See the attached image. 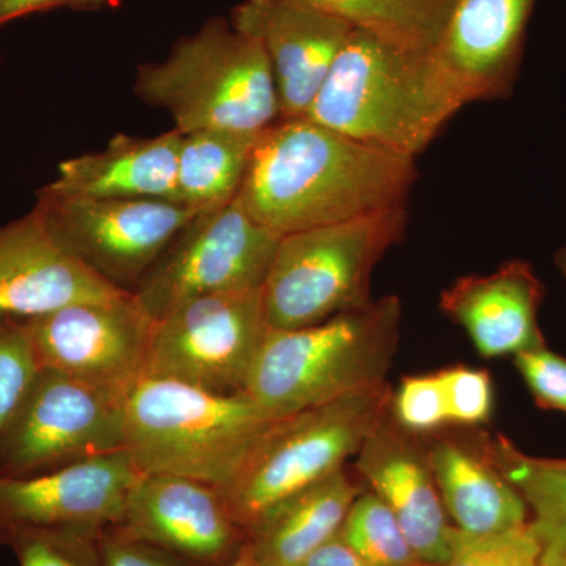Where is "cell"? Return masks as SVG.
Listing matches in <instances>:
<instances>
[{
  "instance_id": "4fadbf2b",
  "label": "cell",
  "mask_w": 566,
  "mask_h": 566,
  "mask_svg": "<svg viewBox=\"0 0 566 566\" xmlns=\"http://www.w3.org/2000/svg\"><path fill=\"white\" fill-rule=\"evenodd\" d=\"M538 2L453 0L441 35L424 54L431 87L452 117L468 104L515 93Z\"/></svg>"
},
{
  "instance_id": "ac0fdd59",
  "label": "cell",
  "mask_w": 566,
  "mask_h": 566,
  "mask_svg": "<svg viewBox=\"0 0 566 566\" xmlns=\"http://www.w3.org/2000/svg\"><path fill=\"white\" fill-rule=\"evenodd\" d=\"M122 293L62 249L35 207L0 226V318H33Z\"/></svg>"
},
{
  "instance_id": "30bf717a",
  "label": "cell",
  "mask_w": 566,
  "mask_h": 566,
  "mask_svg": "<svg viewBox=\"0 0 566 566\" xmlns=\"http://www.w3.org/2000/svg\"><path fill=\"white\" fill-rule=\"evenodd\" d=\"M35 208L62 249L103 281L132 293L199 214L172 200L82 199L41 189Z\"/></svg>"
},
{
  "instance_id": "83f0119b",
  "label": "cell",
  "mask_w": 566,
  "mask_h": 566,
  "mask_svg": "<svg viewBox=\"0 0 566 566\" xmlns=\"http://www.w3.org/2000/svg\"><path fill=\"white\" fill-rule=\"evenodd\" d=\"M41 370L22 318H0V438Z\"/></svg>"
},
{
  "instance_id": "8d00e7d4",
  "label": "cell",
  "mask_w": 566,
  "mask_h": 566,
  "mask_svg": "<svg viewBox=\"0 0 566 566\" xmlns=\"http://www.w3.org/2000/svg\"><path fill=\"white\" fill-rule=\"evenodd\" d=\"M546 468L554 469V471L564 472L566 474V460L565 458H536Z\"/></svg>"
},
{
  "instance_id": "8fae6325",
  "label": "cell",
  "mask_w": 566,
  "mask_h": 566,
  "mask_svg": "<svg viewBox=\"0 0 566 566\" xmlns=\"http://www.w3.org/2000/svg\"><path fill=\"white\" fill-rule=\"evenodd\" d=\"M123 398L41 368L0 438V476L40 474L125 449Z\"/></svg>"
},
{
  "instance_id": "52a82bcc",
  "label": "cell",
  "mask_w": 566,
  "mask_h": 566,
  "mask_svg": "<svg viewBox=\"0 0 566 566\" xmlns=\"http://www.w3.org/2000/svg\"><path fill=\"white\" fill-rule=\"evenodd\" d=\"M392 395L386 382L275 420L237 475L219 488L245 534L279 502L344 469L389 415Z\"/></svg>"
},
{
  "instance_id": "5bb4252c",
  "label": "cell",
  "mask_w": 566,
  "mask_h": 566,
  "mask_svg": "<svg viewBox=\"0 0 566 566\" xmlns=\"http://www.w3.org/2000/svg\"><path fill=\"white\" fill-rule=\"evenodd\" d=\"M139 469L125 449L24 476H0V545L40 528L117 526Z\"/></svg>"
},
{
  "instance_id": "7402d4cb",
  "label": "cell",
  "mask_w": 566,
  "mask_h": 566,
  "mask_svg": "<svg viewBox=\"0 0 566 566\" xmlns=\"http://www.w3.org/2000/svg\"><path fill=\"white\" fill-rule=\"evenodd\" d=\"M363 488L345 469L290 495L259 517L248 532L256 566H300L340 532Z\"/></svg>"
},
{
  "instance_id": "ab89813d",
  "label": "cell",
  "mask_w": 566,
  "mask_h": 566,
  "mask_svg": "<svg viewBox=\"0 0 566 566\" xmlns=\"http://www.w3.org/2000/svg\"><path fill=\"white\" fill-rule=\"evenodd\" d=\"M411 566H431V565L420 564V562H419V564H415V565H411Z\"/></svg>"
},
{
  "instance_id": "277c9868",
  "label": "cell",
  "mask_w": 566,
  "mask_h": 566,
  "mask_svg": "<svg viewBox=\"0 0 566 566\" xmlns=\"http://www.w3.org/2000/svg\"><path fill=\"white\" fill-rule=\"evenodd\" d=\"M134 92L169 112L181 134L205 128L260 133L281 120L277 87L259 40L211 18L161 62L137 66Z\"/></svg>"
},
{
  "instance_id": "8992f818",
  "label": "cell",
  "mask_w": 566,
  "mask_h": 566,
  "mask_svg": "<svg viewBox=\"0 0 566 566\" xmlns=\"http://www.w3.org/2000/svg\"><path fill=\"white\" fill-rule=\"evenodd\" d=\"M406 229L401 208L283 234L262 286L271 329L314 326L374 303L371 274Z\"/></svg>"
},
{
  "instance_id": "7a4b0ae2",
  "label": "cell",
  "mask_w": 566,
  "mask_h": 566,
  "mask_svg": "<svg viewBox=\"0 0 566 566\" xmlns=\"http://www.w3.org/2000/svg\"><path fill=\"white\" fill-rule=\"evenodd\" d=\"M403 307L385 296L297 329H270L245 394L273 419L386 385Z\"/></svg>"
},
{
  "instance_id": "d6a6232c",
  "label": "cell",
  "mask_w": 566,
  "mask_h": 566,
  "mask_svg": "<svg viewBox=\"0 0 566 566\" xmlns=\"http://www.w3.org/2000/svg\"><path fill=\"white\" fill-rule=\"evenodd\" d=\"M103 566H199L161 547L129 538L114 527L99 535Z\"/></svg>"
},
{
  "instance_id": "e0dca14e",
  "label": "cell",
  "mask_w": 566,
  "mask_h": 566,
  "mask_svg": "<svg viewBox=\"0 0 566 566\" xmlns=\"http://www.w3.org/2000/svg\"><path fill=\"white\" fill-rule=\"evenodd\" d=\"M238 31L259 40L277 87L281 118L307 115L354 29L297 0H243L230 14Z\"/></svg>"
},
{
  "instance_id": "d590c367",
  "label": "cell",
  "mask_w": 566,
  "mask_h": 566,
  "mask_svg": "<svg viewBox=\"0 0 566 566\" xmlns=\"http://www.w3.org/2000/svg\"><path fill=\"white\" fill-rule=\"evenodd\" d=\"M226 566H256L255 558H253L251 547H249L248 543H245L243 549H241V553L238 554V556L234 557L233 560Z\"/></svg>"
},
{
  "instance_id": "6da1fadb",
  "label": "cell",
  "mask_w": 566,
  "mask_h": 566,
  "mask_svg": "<svg viewBox=\"0 0 566 566\" xmlns=\"http://www.w3.org/2000/svg\"><path fill=\"white\" fill-rule=\"evenodd\" d=\"M416 180V158L281 118L260 133L234 202L283 237L401 210Z\"/></svg>"
},
{
  "instance_id": "f1b7e54d",
  "label": "cell",
  "mask_w": 566,
  "mask_h": 566,
  "mask_svg": "<svg viewBox=\"0 0 566 566\" xmlns=\"http://www.w3.org/2000/svg\"><path fill=\"white\" fill-rule=\"evenodd\" d=\"M442 566H553L531 521L502 534L472 536L460 532L453 556Z\"/></svg>"
},
{
  "instance_id": "5b68a950",
  "label": "cell",
  "mask_w": 566,
  "mask_h": 566,
  "mask_svg": "<svg viewBox=\"0 0 566 566\" xmlns=\"http://www.w3.org/2000/svg\"><path fill=\"white\" fill-rule=\"evenodd\" d=\"M305 117L349 139L417 158L452 115L431 87L424 54L354 29Z\"/></svg>"
},
{
  "instance_id": "f546056e",
  "label": "cell",
  "mask_w": 566,
  "mask_h": 566,
  "mask_svg": "<svg viewBox=\"0 0 566 566\" xmlns=\"http://www.w3.org/2000/svg\"><path fill=\"white\" fill-rule=\"evenodd\" d=\"M390 412L395 422L412 434L430 436L444 430L450 420L438 371L405 376L392 395Z\"/></svg>"
},
{
  "instance_id": "1f68e13d",
  "label": "cell",
  "mask_w": 566,
  "mask_h": 566,
  "mask_svg": "<svg viewBox=\"0 0 566 566\" xmlns=\"http://www.w3.org/2000/svg\"><path fill=\"white\" fill-rule=\"evenodd\" d=\"M513 360L539 409L566 412V357L546 346L517 354Z\"/></svg>"
},
{
  "instance_id": "ffe728a7",
  "label": "cell",
  "mask_w": 566,
  "mask_h": 566,
  "mask_svg": "<svg viewBox=\"0 0 566 566\" xmlns=\"http://www.w3.org/2000/svg\"><path fill=\"white\" fill-rule=\"evenodd\" d=\"M423 438L442 504L458 531L485 536L526 526L527 502L495 463L490 439L444 430Z\"/></svg>"
},
{
  "instance_id": "cb8c5ba5",
  "label": "cell",
  "mask_w": 566,
  "mask_h": 566,
  "mask_svg": "<svg viewBox=\"0 0 566 566\" xmlns=\"http://www.w3.org/2000/svg\"><path fill=\"white\" fill-rule=\"evenodd\" d=\"M390 46L427 54L444 29L453 0H297Z\"/></svg>"
},
{
  "instance_id": "74e56055",
  "label": "cell",
  "mask_w": 566,
  "mask_h": 566,
  "mask_svg": "<svg viewBox=\"0 0 566 566\" xmlns=\"http://www.w3.org/2000/svg\"><path fill=\"white\" fill-rule=\"evenodd\" d=\"M553 259L554 264H556L557 270L560 271L562 277H564L566 282V243L554 252Z\"/></svg>"
},
{
  "instance_id": "4316f807",
  "label": "cell",
  "mask_w": 566,
  "mask_h": 566,
  "mask_svg": "<svg viewBox=\"0 0 566 566\" xmlns=\"http://www.w3.org/2000/svg\"><path fill=\"white\" fill-rule=\"evenodd\" d=\"M102 532L40 528L14 535L9 546L20 566H103Z\"/></svg>"
},
{
  "instance_id": "836d02e7",
  "label": "cell",
  "mask_w": 566,
  "mask_h": 566,
  "mask_svg": "<svg viewBox=\"0 0 566 566\" xmlns=\"http://www.w3.org/2000/svg\"><path fill=\"white\" fill-rule=\"evenodd\" d=\"M120 2L122 0H0V25L41 11H102L115 9Z\"/></svg>"
},
{
  "instance_id": "d6986e66",
  "label": "cell",
  "mask_w": 566,
  "mask_h": 566,
  "mask_svg": "<svg viewBox=\"0 0 566 566\" xmlns=\"http://www.w3.org/2000/svg\"><path fill=\"white\" fill-rule=\"evenodd\" d=\"M545 283L526 260H510L491 274L457 279L439 297V308L463 327L485 359L546 348L538 314Z\"/></svg>"
},
{
  "instance_id": "7c38bea8",
  "label": "cell",
  "mask_w": 566,
  "mask_h": 566,
  "mask_svg": "<svg viewBox=\"0 0 566 566\" xmlns=\"http://www.w3.org/2000/svg\"><path fill=\"white\" fill-rule=\"evenodd\" d=\"M24 322L41 368L122 397L145 375L156 327L132 292Z\"/></svg>"
},
{
  "instance_id": "d4e9b609",
  "label": "cell",
  "mask_w": 566,
  "mask_h": 566,
  "mask_svg": "<svg viewBox=\"0 0 566 566\" xmlns=\"http://www.w3.org/2000/svg\"><path fill=\"white\" fill-rule=\"evenodd\" d=\"M491 453L506 479L527 502L531 524L545 547L546 560L566 558V474L521 452L504 436L491 442Z\"/></svg>"
},
{
  "instance_id": "484cf974",
  "label": "cell",
  "mask_w": 566,
  "mask_h": 566,
  "mask_svg": "<svg viewBox=\"0 0 566 566\" xmlns=\"http://www.w3.org/2000/svg\"><path fill=\"white\" fill-rule=\"evenodd\" d=\"M340 535L374 566L419 564L392 510L371 491L357 495L342 524Z\"/></svg>"
},
{
  "instance_id": "603a6c76",
  "label": "cell",
  "mask_w": 566,
  "mask_h": 566,
  "mask_svg": "<svg viewBox=\"0 0 566 566\" xmlns=\"http://www.w3.org/2000/svg\"><path fill=\"white\" fill-rule=\"evenodd\" d=\"M260 133L205 128L182 134L178 151L177 203L205 212L234 202Z\"/></svg>"
},
{
  "instance_id": "f35d334b",
  "label": "cell",
  "mask_w": 566,
  "mask_h": 566,
  "mask_svg": "<svg viewBox=\"0 0 566 566\" xmlns=\"http://www.w3.org/2000/svg\"><path fill=\"white\" fill-rule=\"evenodd\" d=\"M553 566H566V558L564 560H547Z\"/></svg>"
},
{
  "instance_id": "9c48e42d",
  "label": "cell",
  "mask_w": 566,
  "mask_h": 566,
  "mask_svg": "<svg viewBox=\"0 0 566 566\" xmlns=\"http://www.w3.org/2000/svg\"><path fill=\"white\" fill-rule=\"evenodd\" d=\"M270 329L262 290L197 297L156 322L144 376L243 394Z\"/></svg>"
},
{
  "instance_id": "3957f363",
  "label": "cell",
  "mask_w": 566,
  "mask_h": 566,
  "mask_svg": "<svg viewBox=\"0 0 566 566\" xmlns=\"http://www.w3.org/2000/svg\"><path fill=\"white\" fill-rule=\"evenodd\" d=\"M274 422L245 392L212 394L150 376L123 398L125 450L140 474L218 488L237 475Z\"/></svg>"
},
{
  "instance_id": "9a60e30c",
  "label": "cell",
  "mask_w": 566,
  "mask_h": 566,
  "mask_svg": "<svg viewBox=\"0 0 566 566\" xmlns=\"http://www.w3.org/2000/svg\"><path fill=\"white\" fill-rule=\"evenodd\" d=\"M112 527L199 566H226L248 543L221 490L180 475L140 474Z\"/></svg>"
},
{
  "instance_id": "44dd1931",
  "label": "cell",
  "mask_w": 566,
  "mask_h": 566,
  "mask_svg": "<svg viewBox=\"0 0 566 566\" xmlns=\"http://www.w3.org/2000/svg\"><path fill=\"white\" fill-rule=\"evenodd\" d=\"M180 132L140 137L117 134L102 151L59 164L41 191L82 199H150L177 202Z\"/></svg>"
},
{
  "instance_id": "ba28073f",
  "label": "cell",
  "mask_w": 566,
  "mask_h": 566,
  "mask_svg": "<svg viewBox=\"0 0 566 566\" xmlns=\"http://www.w3.org/2000/svg\"><path fill=\"white\" fill-rule=\"evenodd\" d=\"M281 234L237 202L199 212L170 241L134 290L158 322L188 301L262 290Z\"/></svg>"
},
{
  "instance_id": "4dcf8cb0",
  "label": "cell",
  "mask_w": 566,
  "mask_h": 566,
  "mask_svg": "<svg viewBox=\"0 0 566 566\" xmlns=\"http://www.w3.org/2000/svg\"><path fill=\"white\" fill-rule=\"evenodd\" d=\"M450 424L479 428L490 422L494 408L493 378L485 368L458 364L439 370Z\"/></svg>"
},
{
  "instance_id": "e575fe53",
  "label": "cell",
  "mask_w": 566,
  "mask_h": 566,
  "mask_svg": "<svg viewBox=\"0 0 566 566\" xmlns=\"http://www.w3.org/2000/svg\"><path fill=\"white\" fill-rule=\"evenodd\" d=\"M300 566H374L365 560L338 532L333 538L315 549Z\"/></svg>"
},
{
  "instance_id": "2e32d148",
  "label": "cell",
  "mask_w": 566,
  "mask_h": 566,
  "mask_svg": "<svg viewBox=\"0 0 566 566\" xmlns=\"http://www.w3.org/2000/svg\"><path fill=\"white\" fill-rule=\"evenodd\" d=\"M354 471L392 510L420 564L450 560L460 531L442 504L423 436L406 431L389 412L360 447Z\"/></svg>"
}]
</instances>
